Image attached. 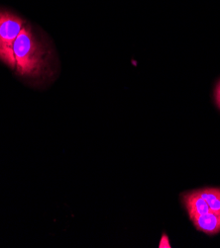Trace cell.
<instances>
[{
  "mask_svg": "<svg viewBox=\"0 0 220 248\" xmlns=\"http://www.w3.org/2000/svg\"><path fill=\"white\" fill-rule=\"evenodd\" d=\"M197 192L203 198L211 211L220 212V188H204Z\"/></svg>",
  "mask_w": 220,
  "mask_h": 248,
  "instance_id": "cell-5",
  "label": "cell"
},
{
  "mask_svg": "<svg viewBox=\"0 0 220 248\" xmlns=\"http://www.w3.org/2000/svg\"><path fill=\"white\" fill-rule=\"evenodd\" d=\"M215 100H216V104L220 109V81L218 82L216 89H215Z\"/></svg>",
  "mask_w": 220,
  "mask_h": 248,
  "instance_id": "cell-6",
  "label": "cell"
},
{
  "mask_svg": "<svg viewBox=\"0 0 220 248\" xmlns=\"http://www.w3.org/2000/svg\"><path fill=\"white\" fill-rule=\"evenodd\" d=\"M184 202H185V205H186V208L187 210L190 219L193 218L194 217L205 214V213L211 211L209 209L207 203L204 201L203 198L197 191L185 194L184 195Z\"/></svg>",
  "mask_w": 220,
  "mask_h": 248,
  "instance_id": "cell-4",
  "label": "cell"
},
{
  "mask_svg": "<svg viewBox=\"0 0 220 248\" xmlns=\"http://www.w3.org/2000/svg\"><path fill=\"white\" fill-rule=\"evenodd\" d=\"M24 25L25 22L19 16L8 11H0V61L12 70L15 67L14 43Z\"/></svg>",
  "mask_w": 220,
  "mask_h": 248,
  "instance_id": "cell-2",
  "label": "cell"
},
{
  "mask_svg": "<svg viewBox=\"0 0 220 248\" xmlns=\"http://www.w3.org/2000/svg\"><path fill=\"white\" fill-rule=\"evenodd\" d=\"M13 53L14 72L24 82L33 87H42L56 79L59 73L56 51L30 24L24 25L14 43Z\"/></svg>",
  "mask_w": 220,
  "mask_h": 248,
  "instance_id": "cell-1",
  "label": "cell"
},
{
  "mask_svg": "<svg viewBox=\"0 0 220 248\" xmlns=\"http://www.w3.org/2000/svg\"><path fill=\"white\" fill-rule=\"evenodd\" d=\"M191 221L199 231L207 234H216L220 232V212L209 211L191 218Z\"/></svg>",
  "mask_w": 220,
  "mask_h": 248,
  "instance_id": "cell-3",
  "label": "cell"
}]
</instances>
